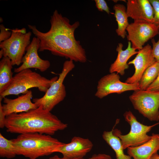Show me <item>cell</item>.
Segmentation results:
<instances>
[{
  "label": "cell",
  "mask_w": 159,
  "mask_h": 159,
  "mask_svg": "<svg viewBox=\"0 0 159 159\" xmlns=\"http://www.w3.org/2000/svg\"><path fill=\"white\" fill-rule=\"evenodd\" d=\"M50 22V28L46 32L40 31L35 25H28L35 37L40 40L39 51L47 50L54 55L70 60L86 62L85 50L74 36L75 30L80 26L79 22L71 24L68 18L55 10L51 16Z\"/></svg>",
  "instance_id": "cell-1"
},
{
  "label": "cell",
  "mask_w": 159,
  "mask_h": 159,
  "mask_svg": "<svg viewBox=\"0 0 159 159\" xmlns=\"http://www.w3.org/2000/svg\"><path fill=\"white\" fill-rule=\"evenodd\" d=\"M67 125L42 106L7 116L5 123L8 132L20 134L37 133L50 135L65 129Z\"/></svg>",
  "instance_id": "cell-2"
},
{
  "label": "cell",
  "mask_w": 159,
  "mask_h": 159,
  "mask_svg": "<svg viewBox=\"0 0 159 159\" xmlns=\"http://www.w3.org/2000/svg\"><path fill=\"white\" fill-rule=\"evenodd\" d=\"M11 140L16 155L29 159L50 155L65 144L50 135L37 133L20 134Z\"/></svg>",
  "instance_id": "cell-3"
},
{
  "label": "cell",
  "mask_w": 159,
  "mask_h": 159,
  "mask_svg": "<svg viewBox=\"0 0 159 159\" xmlns=\"http://www.w3.org/2000/svg\"><path fill=\"white\" fill-rule=\"evenodd\" d=\"M58 77H55L49 79L30 69L23 70L13 76L9 87L0 94V99L2 100L10 95L24 94L29 89L33 87L37 88L40 91L45 92L51 84Z\"/></svg>",
  "instance_id": "cell-4"
},
{
  "label": "cell",
  "mask_w": 159,
  "mask_h": 159,
  "mask_svg": "<svg viewBox=\"0 0 159 159\" xmlns=\"http://www.w3.org/2000/svg\"><path fill=\"white\" fill-rule=\"evenodd\" d=\"M73 61L70 60L65 61L58 79L51 84L44 95L41 98L33 99V103L37 107L42 106L44 109L51 112L56 105L64 100L66 92L63 82L67 74L75 67Z\"/></svg>",
  "instance_id": "cell-5"
},
{
  "label": "cell",
  "mask_w": 159,
  "mask_h": 159,
  "mask_svg": "<svg viewBox=\"0 0 159 159\" xmlns=\"http://www.w3.org/2000/svg\"><path fill=\"white\" fill-rule=\"evenodd\" d=\"M123 115L125 121L130 126V131L127 134L123 135L119 130L114 129L113 133L120 139L124 150L139 146L149 140L151 136L148 135L147 133L159 124L158 122L151 125H143L138 121L130 110L125 112Z\"/></svg>",
  "instance_id": "cell-6"
},
{
  "label": "cell",
  "mask_w": 159,
  "mask_h": 159,
  "mask_svg": "<svg viewBox=\"0 0 159 159\" xmlns=\"http://www.w3.org/2000/svg\"><path fill=\"white\" fill-rule=\"evenodd\" d=\"M12 34L8 39L0 43L3 57H7L13 66L19 65L21 63L26 49L31 42L32 32H26L25 28L11 30Z\"/></svg>",
  "instance_id": "cell-7"
},
{
  "label": "cell",
  "mask_w": 159,
  "mask_h": 159,
  "mask_svg": "<svg viewBox=\"0 0 159 159\" xmlns=\"http://www.w3.org/2000/svg\"><path fill=\"white\" fill-rule=\"evenodd\" d=\"M134 108L151 121H159V92L140 90L129 97Z\"/></svg>",
  "instance_id": "cell-8"
},
{
  "label": "cell",
  "mask_w": 159,
  "mask_h": 159,
  "mask_svg": "<svg viewBox=\"0 0 159 159\" xmlns=\"http://www.w3.org/2000/svg\"><path fill=\"white\" fill-rule=\"evenodd\" d=\"M126 31L127 38L132 43V47L139 51L145 43L158 34V29L153 23L140 20H134L129 24Z\"/></svg>",
  "instance_id": "cell-9"
},
{
  "label": "cell",
  "mask_w": 159,
  "mask_h": 159,
  "mask_svg": "<svg viewBox=\"0 0 159 159\" xmlns=\"http://www.w3.org/2000/svg\"><path fill=\"white\" fill-rule=\"evenodd\" d=\"M139 83L130 84L120 80L116 72L110 73L102 77L98 81L95 95L102 99L112 93L120 94L128 91L140 90Z\"/></svg>",
  "instance_id": "cell-10"
},
{
  "label": "cell",
  "mask_w": 159,
  "mask_h": 159,
  "mask_svg": "<svg viewBox=\"0 0 159 159\" xmlns=\"http://www.w3.org/2000/svg\"><path fill=\"white\" fill-rule=\"evenodd\" d=\"M40 40L37 37H35L32 38L22 58V64L18 67L15 68L14 72L17 73L23 70L31 68L38 69L43 72L49 67V61L42 59L38 55V52L40 47Z\"/></svg>",
  "instance_id": "cell-11"
},
{
  "label": "cell",
  "mask_w": 159,
  "mask_h": 159,
  "mask_svg": "<svg viewBox=\"0 0 159 159\" xmlns=\"http://www.w3.org/2000/svg\"><path fill=\"white\" fill-rule=\"evenodd\" d=\"M155 62L152 47L148 44L138 51L135 58L128 63V65H134L135 71L133 74L128 77L125 82L130 84L139 83L145 71Z\"/></svg>",
  "instance_id": "cell-12"
},
{
  "label": "cell",
  "mask_w": 159,
  "mask_h": 159,
  "mask_svg": "<svg viewBox=\"0 0 159 159\" xmlns=\"http://www.w3.org/2000/svg\"><path fill=\"white\" fill-rule=\"evenodd\" d=\"M93 146L92 143L89 139L74 136L69 143L57 148L54 153H61L65 158H82L91 150Z\"/></svg>",
  "instance_id": "cell-13"
},
{
  "label": "cell",
  "mask_w": 159,
  "mask_h": 159,
  "mask_svg": "<svg viewBox=\"0 0 159 159\" xmlns=\"http://www.w3.org/2000/svg\"><path fill=\"white\" fill-rule=\"evenodd\" d=\"M33 97L32 92L28 90L25 93L14 99L6 97L3 98L2 108L6 116L13 113L26 112L37 108L34 103L31 101Z\"/></svg>",
  "instance_id": "cell-14"
},
{
  "label": "cell",
  "mask_w": 159,
  "mask_h": 159,
  "mask_svg": "<svg viewBox=\"0 0 159 159\" xmlns=\"http://www.w3.org/2000/svg\"><path fill=\"white\" fill-rule=\"evenodd\" d=\"M126 13L128 17L153 23L154 11L149 0H128Z\"/></svg>",
  "instance_id": "cell-15"
},
{
  "label": "cell",
  "mask_w": 159,
  "mask_h": 159,
  "mask_svg": "<svg viewBox=\"0 0 159 159\" xmlns=\"http://www.w3.org/2000/svg\"><path fill=\"white\" fill-rule=\"evenodd\" d=\"M151 139L139 146L127 148V153L133 159H150L159 150V134L153 133Z\"/></svg>",
  "instance_id": "cell-16"
},
{
  "label": "cell",
  "mask_w": 159,
  "mask_h": 159,
  "mask_svg": "<svg viewBox=\"0 0 159 159\" xmlns=\"http://www.w3.org/2000/svg\"><path fill=\"white\" fill-rule=\"evenodd\" d=\"M123 45L121 43L118 44L116 49L117 55L116 59L112 64L109 68L110 73L116 72L121 75H123L126 69L128 68L129 66L127 64L128 59L133 55L137 54L138 51L131 47V43L128 42L127 47L123 50Z\"/></svg>",
  "instance_id": "cell-17"
},
{
  "label": "cell",
  "mask_w": 159,
  "mask_h": 159,
  "mask_svg": "<svg viewBox=\"0 0 159 159\" xmlns=\"http://www.w3.org/2000/svg\"><path fill=\"white\" fill-rule=\"evenodd\" d=\"M12 66L7 57H3L0 61V94L9 87L12 81Z\"/></svg>",
  "instance_id": "cell-18"
},
{
  "label": "cell",
  "mask_w": 159,
  "mask_h": 159,
  "mask_svg": "<svg viewBox=\"0 0 159 159\" xmlns=\"http://www.w3.org/2000/svg\"><path fill=\"white\" fill-rule=\"evenodd\" d=\"M113 9L115 11L114 16L117 24L116 32L118 36L124 39L126 36V29L129 24L126 8L124 5L117 4L114 6Z\"/></svg>",
  "instance_id": "cell-19"
},
{
  "label": "cell",
  "mask_w": 159,
  "mask_h": 159,
  "mask_svg": "<svg viewBox=\"0 0 159 159\" xmlns=\"http://www.w3.org/2000/svg\"><path fill=\"white\" fill-rule=\"evenodd\" d=\"M114 127L110 131H105L102 137L103 139L115 151L116 159H131L129 155H125L124 152L120 138L113 133Z\"/></svg>",
  "instance_id": "cell-20"
},
{
  "label": "cell",
  "mask_w": 159,
  "mask_h": 159,
  "mask_svg": "<svg viewBox=\"0 0 159 159\" xmlns=\"http://www.w3.org/2000/svg\"><path fill=\"white\" fill-rule=\"evenodd\" d=\"M159 72V63L155 62L148 68L143 75L139 82L140 89L146 90L154 81Z\"/></svg>",
  "instance_id": "cell-21"
},
{
  "label": "cell",
  "mask_w": 159,
  "mask_h": 159,
  "mask_svg": "<svg viewBox=\"0 0 159 159\" xmlns=\"http://www.w3.org/2000/svg\"><path fill=\"white\" fill-rule=\"evenodd\" d=\"M16 155L11 139H7L0 133V156L9 159L14 158Z\"/></svg>",
  "instance_id": "cell-22"
},
{
  "label": "cell",
  "mask_w": 159,
  "mask_h": 159,
  "mask_svg": "<svg viewBox=\"0 0 159 159\" xmlns=\"http://www.w3.org/2000/svg\"><path fill=\"white\" fill-rule=\"evenodd\" d=\"M154 11V23L159 31V0H149Z\"/></svg>",
  "instance_id": "cell-23"
},
{
  "label": "cell",
  "mask_w": 159,
  "mask_h": 159,
  "mask_svg": "<svg viewBox=\"0 0 159 159\" xmlns=\"http://www.w3.org/2000/svg\"><path fill=\"white\" fill-rule=\"evenodd\" d=\"M0 43L9 39L11 36L12 32L5 28L3 24L0 25Z\"/></svg>",
  "instance_id": "cell-24"
},
{
  "label": "cell",
  "mask_w": 159,
  "mask_h": 159,
  "mask_svg": "<svg viewBox=\"0 0 159 159\" xmlns=\"http://www.w3.org/2000/svg\"><path fill=\"white\" fill-rule=\"evenodd\" d=\"M95 5L98 10L101 11H104L107 14H109L110 12L106 1L104 0H95Z\"/></svg>",
  "instance_id": "cell-25"
},
{
  "label": "cell",
  "mask_w": 159,
  "mask_h": 159,
  "mask_svg": "<svg viewBox=\"0 0 159 159\" xmlns=\"http://www.w3.org/2000/svg\"><path fill=\"white\" fill-rule=\"evenodd\" d=\"M151 42L153 46L152 49L153 56L156 62L159 63V36L158 40L157 42L153 38Z\"/></svg>",
  "instance_id": "cell-26"
},
{
  "label": "cell",
  "mask_w": 159,
  "mask_h": 159,
  "mask_svg": "<svg viewBox=\"0 0 159 159\" xmlns=\"http://www.w3.org/2000/svg\"><path fill=\"white\" fill-rule=\"evenodd\" d=\"M146 90L153 91L159 92V72L155 80Z\"/></svg>",
  "instance_id": "cell-27"
},
{
  "label": "cell",
  "mask_w": 159,
  "mask_h": 159,
  "mask_svg": "<svg viewBox=\"0 0 159 159\" xmlns=\"http://www.w3.org/2000/svg\"><path fill=\"white\" fill-rule=\"evenodd\" d=\"M2 100L0 99V127L3 128L5 127L6 116L4 115L2 108L1 101Z\"/></svg>",
  "instance_id": "cell-28"
},
{
  "label": "cell",
  "mask_w": 159,
  "mask_h": 159,
  "mask_svg": "<svg viewBox=\"0 0 159 159\" xmlns=\"http://www.w3.org/2000/svg\"><path fill=\"white\" fill-rule=\"evenodd\" d=\"M88 159H112L109 155L103 153H99L93 155Z\"/></svg>",
  "instance_id": "cell-29"
},
{
  "label": "cell",
  "mask_w": 159,
  "mask_h": 159,
  "mask_svg": "<svg viewBox=\"0 0 159 159\" xmlns=\"http://www.w3.org/2000/svg\"><path fill=\"white\" fill-rule=\"evenodd\" d=\"M49 159H85L84 158H77V159H69L65 158L63 157L61 158L59 157L58 155H55L53 156L50 157Z\"/></svg>",
  "instance_id": "cell-30"
},
{
  "label": "cell",
  "mask_w": 159,
  "mask_h": 159,
  "mask_svg": "<svg viewBox=\"0 0 159 159\" xmlns=\"http://www.w3.org/2000/svg\"><path fill=\"white\" fill-rule=\"evenodd\" d=\"M150 159H159V155L156 153L154 154Z\"/></svg>",
  "instance_id": "cell-31"
},
{
  "label": "cell",
  "mask_w": 159,
  "mask_h": 159,
  "mask_svg": "<svg viewBox=\"0 0 159 159\" xmlns=\"http://www.w3.org/2000/svg\"><path fill=\"white\" fill-rule=\"evenodd\" d=\"M158 34H159V33Z\"/></svg>",
  "instance_id": "cell-32"
}]
</instances>
